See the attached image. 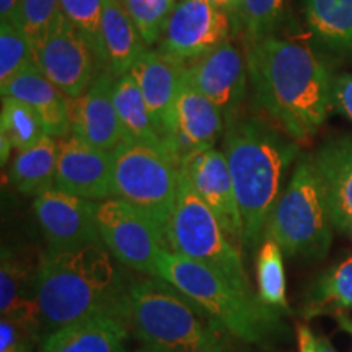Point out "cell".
I'll list each match as a JSON object with an SVG mask.
<instances>
[{
  "label": "cell",
  "mask_w": 352,
  "mask_h": 352,
  "mask_svg": "<svg viewBox=\"0 0 352 352\" xmlns=\"http://www.w3.org/2000/svg\"><path fill=\"white\" fill-rule=\"evenodd\" d=\"M64 16L87 39L95 52L100 69L108 67L104 52L101 21H103V0H60Z\"/></svg>",
  "instance_id": "cell-31"
},
{
  "label": "cell",
  "mask_w": 352,
  "mask_h": 352,
  "mask_svg": "<svg viewBox=\"0 0 352 352\" xmlns=\"http://www.w3.org/2000/svg\"><path fill=\"white\" fill-rule=\"evenodd\" d=\"M182 171L209 209L236 250L243 248L245 228L239 199L223 151L210 147L191 153L182 162Z\"/></svg>",
  "instance_id": "cell-12"
},
{
  "label": "cell",
  "mask_w": 352,
  "mask_h": 352,
  "mask_svg": "<svg viewBox=\"0 0 352 352\" xmlns=\"http://www.w3.org/2000/svg\"><path fill=\"white\" fill-rule=\"evenodd\" d=\"M316 352H338L324 336L316 338Z\"/></svg>",
  "instance_id": "cell-42"
},
{
  "label": "cell",
  "mask_w": 352,
  "mask_h": 352,
  "mask_svg": "<svg viewBox=\"0 0 352 352\" xmlns=\"http://www.w3.org/2000/svg\"><path fill=\"white\" fill-rule=\"evenodd\" d=\"M333 108L352 121V74L334 77Z\"/></svg>",
  "instance_id": "cell-35"
},
{
  "label": "cell",
  "mask_w": 352,
  "mask_h": 352,
  "mask_svg": "<svg viewBox=\"0 0 352 352\" xmlns=\"http://www.w3.org/2000/svg\"><path fill=\"white\" fill-rule=\"evenodd\" d=\"M245 56L259 108L297 142L314 138L333 109L334 77L320 56L277 34L246 41Z\"/></svg>",
  "instance_id": "cell-1"
},
{
  "label": "cell",
  "mask_w": 352,
  "mask_h": 352,
  "mask_svg": "<svg viewBox=\"0 0 352 352\" xmlns=\"http://www.w3.org/2000/svg\"><path fill=\"white\" fill-rule=\"evenodd\" d=\"M214 2L230 16L236 32H241V8H243V0H214Z\"/></svg>",
  "instance_id": "cell-37"
},
{
  "label": "cell",
  "mask_w": 352,
  "mask_h": 352,
  "mask_svg": "<svg viewBox=\"0 0 352 352\" xmlns=\"http://www.w3.org/2000/svg\"><path fill=\"white\" fill-rule=\"evenodd\" d=\"M113 100L122 129L126 132V140H135V142L165 147L160 135L157 134L155 127H153L152 118L148 114L139 83L131 72L116 78Z\"/></svg>",
  "instance_id": "cell-26"
},
{
  "label": "cell",
  "mask_w": 352,
  "mask_h": 352,
  "mask_svg": "<svg viewBox=\"0 0 352 352\" xmlns=\"http://www.w3.org/2000/svg\"><path fill=\"white\" fill-rule=\"evenodd\" d=\"M0 129V134L10 140L16 152L33 147L46 135L38 114L23 101L12 96H2Z\"/></svg>",
  "instance_id": "cell-29"
},
{
  "label": "cell",
  "mask_w": 352,
  "mask_h": 352,
  "mask_svg": "<svg viewBox=\"0 0 352 352\" xmlns=\"http://www.w3.org/2000/svg\"><path fill=\"white\" fill-rule=\"evenodd\" d=\"M21 0H0V19L19 26Z\"/></svg>",
  "instance_id": "cell-38"
},
{
  "label": "cell",
  "mask_w": 352,
  "mask_h": 352,
  "mask_svg": "<svg viewBox=\"0 0 352 352\" xmlns=\"http://www.w3.org/2000/svg\"><path fill=\"white\" fill-rule=\"evenodd\" d=\"M116 78L109 67L100 69L85 94L69 98L70 134L109 152L126 140L113 100Z\"/></svg>",
  "instance_id": "cell-17"
},
{
  "label": "cell",
  "mask_w": 352,
  "mask_h": 352,
  "mask_svg": "<svg viewBox=\"0 0 352 352\" xmlns=\"http://www.w3.org/2000/svg\"><path fill=\"white\" fill-rule=\"evenodd\" d=\"M285 12L287 0H243L241 32L246 41L276 34L283 25Z\"/></svg>",
  "instance_id": "cell-33"
},
{
  "label": "cell",
  "mask_w": 352,
  "mask_h": 352,
  "mask_svg": "<svg viewBox=\"0 0 352 352\" xmlns=\"http://www.w3.org/2000/svg\"><path fill=\"white\" fill-rule=\"evenodd\" d=\"M334 318H336L338 324H340V328L342 331H347L352 336V318L351 316H347L346 314H342V311H336V314H333Z\"/></svg>",
  "instance_id": "cell-41"
},
{
  "label": "cell",
  "mask_w": 352,
  "mask_h": 352,
  "mask_svg": "<svg viewBox=\"0 0 352 352\" xmlns=\"http://www.w3.org/2000/svg\"><path fill=\"white\" fill-rule=\"evenodd\" d=\"M186 69L197 90L222 111L226 122L239 114L250 77L246 56L232 38Z\"/></svg>",
  "instance_id": "cell-15"
},
{
  "label": "cell",
  "mask_w": 352,
  "mask_h": 352,
  "mask_svg": "<svg viewBox=\"0 0 352 352\" xmlns=\"http://www.w3.org/2000/svg\"><path fill=\"white\" fill-rule=\"evenodd\" d=\"M0 88L2 96H12L28 104L41 120L47 135L63 139L70 134L69 98L39 67L25 70Z\"/></svg>",
  "instance_id": "cell-20"
},
{
  "label": "cell",
  "mask_w": 352,
  "mask_h": 352,
  "mask_svg": "<svg viewBox=\"0 0 352 352\" xmlns=\"http://www.w3.org/2000/svg\"><path fill=\"white\" fill-rule=\"evenodd\" d=\"M308 314H336L352 308V256L324 272L307 297Z\"/></svg>",
  "instance_id": "cell-27"
},
{
  "label": "cell",
  "mask_w": 352,
  "mask_h": 352,
  "mask_svg": "<svg viewBox=\"0 0 352 352\" xmlns=\"http://www.w3.org/2000/svg\"><path fill=\"white\" fill-rule=\"evenodd\" d=\"M305 23L321 46L352 54V0H303Z\"/></svg>",
  "instance_id": "cell-24"
},
{
  "label": "cell",
  "mask_w": 352,
  "mask_h": 352,
  "mask_svg": "<svg viewBox=\"0 0 352 352\" xmlns=\"http://www.w3.org/2000/svg\"><path fill=\"white\" fill-rule=\"evenodd\" d=\"M60 15V0H21L19 26L30 39L34 52Z\"/></svg>",
  "instance_id": "cell-34"
},
{
  "label": "cell",
  "mask_w": 352,
  "mask_h": 352,
  "mask_svg": "<svg viewBox=\"0 0 352 352\" xmlns=\"http://www.w3.org/2000/svg\"><path fill=\"white\" fill-rule=\"evenodd\" d=\"M57 142L44 135L38 144L16 153L10 168V182L23 195H41L56 184Z\"/></svg>",
  "instance_id": "cell-25"
},
{
  "label": "cell",
  "mask_w": 352,
  "mask_h": 352,
  "mask_svg": "<svg viewBox=\"0 0 352 352\" xmlns=\"http://www.w3.org/2000/svg\"><path fill=\"white\" fill-rule=\"evenodd\" d=\"M314 158L333 227L352 235V138L328 140Z\"/></svg>",
  "instance_id": "cell-19"
},
{
  "label": "cell",
  "mask_w": 352,
  "mask_h": 352,
  "mask_svg": "<svg viewBox=\"0 0 352 352\" xmlns=\"http://www.w3.org/2000/svg\"><path fill=\"white\" fill-rule=\"evenodd\" d=\"M283 248L270 236H264L256 254L258 297L271 308H287Z\"/></svg>",
  "instance_id": "cell-28"
},
{
  "label": "cell",
  "mask_w": 352,
  "mask_h": 352,
  "mask_svg": "<svg viewBox=\"0 0 352 352\" xmlns=\"http://www.w3.org/2000/svg\"><path fill=\"white\" fill-rule=\"evenodd\" d=\"M33 210L51 250L103 245L96 223V202L52 188L34 197Z\"/></svg>",
  "instance_id": "cell-14"
},
{
  "label": "cell",
  "mask_w": 352,
  "mask_h": 352,
  "mask_svg": "<svg viewBox=\"0 0 352 352\" xmlns=\"http://www.w3.org/2000/svg\"><path fill=\"white\" fill-rule=\"evenodd\" d=\"M145 46L152 47L160 41L178 0H121Z\"/></svg>",
  "instance_id": "cell-32"
},
{
  "label": "cell",
  "mask_w": 352,
  "mask_h": 352,
  "mask_svg": "<svg viewBox=\"0 0 352 352\" xmlns=\"http://www.w3.org/2000/svg\"><path fill=\"white\" fill-rule=\"evenodd\" d=\"M36 276L33 277L30 267L15 258L12 252H2L0 270V310L2 318L12 321L30 338H36L41 329L36 296Z\"/></svg>",
  "instance_id": "cell-22"
},
{
  "label": "cell",
  "mask_w": 352,
  "mask_h": 352,
  "mask_svg": "<svg viewBox=\"0 0 352 352\" xmlns=\"http://www.w3.org/2000/svg\"><path fill=\"white\" fill-rule=\"evenodd\" d=\"M56 189L88 201L114 197L113 152L69 134L57 140Z\"/></svg>",
  "instance_id": "cell-13"
},
{
  "label": "cell",
  "mask_w": 352,
  "mask_h": 352,
  "mask_svg": "<svg viewBox=\"0 0 352 352\" xmlns=\"http://www.w3.org/2000/svg\"><path fill=\"white\" fill-rule=\"evenodd\" d=\"M113 165L114 197L142 210L168 232L182 164L165 147L124 140L113 151Z\"/></svg>",
  "instance_id": "cell-8"
},
{
  "label": "cell",
  "mask_w": 352,
  "mask_h": 352,
  "mask_svg": "<svg viewBox=\"0 0 352 352\" xmlns=\"http://www.w3.org/2000/svg\"><path fill=\"white\" fill-rule=\"evenodd\" d=\"M166 240L175 253L206 264L241 292L254 296L240 252L228 240L217 217L197 196L183 171Z\"/></svg>",
  "instance_id": "cell-7"
},
{
  "label": "cell",
  "mask_w": 352,
  "mask_h": 352,
  "mask_svg": "<svg viewBox=\"0 0 352 352\" xmlns=\"http://www.w3.org/2000/svg\"><path fill=\"white\" fill-rule=\"evenodd\" d=\"M96 223L108 252L134 271L155 276L160 252L168 250L166 233L142 210L120 197L96 202Z\"/></svg>",
  "instance_id": "cell-9"
},
{
  "label": "cell",
  "mask_w": 352,
  "mask_h": 352,
  "mask_svg": "<svg viewBox=\"0 0 352 352\" xmlns=\"http://www.w3.org/2000/svg\"><path fill=\"white\" fill-rule=\"evenodd\" d=\"M101 33L108 67L116 77L131 72L135 60L148 50L121 0H103Z\"/></svg>",
  "instance_id": "cell-23"
},
{
  "label": "cell",
  "mask_w": 352,
  "mask_h": 352,
  "mask_svg": "<svg viewBox=\"0 0 352 352\" xmlns=\"http://www.w3.org/2000/svg\"><path fill=\"white\" fill-rule=\"evenodd\" d=\"M131 284L103 245L51 250L41 256L36 296L46 334L90 316L131 321Z\"/></svg>",
  "instance_id": "cell-2"
},
{
  "label": "cell",
  "mask_w": 352,
  "mask_h": 352,
  "mask_svg": "<svg viewBox=\"0 0 352 352\" xmlns=\"http://www.w3.org/2000/svg\"><path fill=\"white\" fill-rule=\"evenodd\" d=\"M155 276L204 307L236 340L263 344L279 331L280 320L274 308L264 305L256 296L241 292L226 277L184 254L160 252Z\"/></svg>",
  "instance_id": "cell-5"
},
{
  "label": "cell",
  "mask_w": 352,
  "mask_h": 352,
  "mask_svg": "<svg viewBox=\"0 0 352 352\" xmlns=\"http://www.w3.org/2000/svg\"><path fill=\"white\" fill-rule=\"evenodd\" d=\"M38 67L34 50L20 26L2 20L0 23V85H6L25 70Z\"/></svg>",
  "instance_id": "cell-30"
},
{
  "label": "cell",
  "mask_w": 352,
  "mask_h": 352,
  "mask_svg": "<svg viewBox=\"0 0 352 352\" xmlns=\"http://www.w3.org/2000/svg\"><path fill=\"white\" fill-rule=\"evenodd\" d=\"M131 321L96 315L44 336L43 352H124Z\"/></svg>",
  "instance_id": "cell-21"
},
{
  "label": "cell",
  "mask_w": 352,
  "mask_h": 352,
  "mask_svg": "<svg viewBox=\"0 0 352 352\" xmlns=\"http://www.w3.org/2000/svg\"><path fill=\"white\" fill-rule=\"evenodd\" d=\"M131 328L153 352H228L230 336L212 315L158 276L131 283Z\"/></svg>",
  "instance_id": "cell-4"
},
{
  "label": "cell",
  "mask_w": 352,
  "mask_h": 352,
  "mask_svg": "<svg viewBox=\"0 0 352 352\" xmlns=\"http://www.w3.org/2000/svg\"><path fill=\"white\" fill-rule=\"evenodd\" d=\"M223 153L243 219V248L254 253L283 195L284 176L300 153L297 140L261 118L233 116L226 122Z\"/></svg>",
  "instance_id": "cell-3"
},
{
  "label": "cell",
  "mask_w": 352,
  "mask_h": 352,
  "mask_svg": "<svg viewBox=\"0 0 352 352\" xmlns=\"http://www.w3.org/2000/svg\"><path fill=\"white\" fill-rule=\"evenodd\" d=\"M26 336L28 334L21 331L19 327H15L12 321L2 318V323H0V352H30Z\"/></svg>",
  "instance_id": "cell-36"
},
{
  "label": "cell",
  "mask_w": 352,
  "mask_h": 352,
  "mask_svg": "<svg viewBox=\"0 0 352 352\" xmlns=\"http://www.w3.org/2000/svg\"><path fill=\"white\" fill-rule=\"evenodd\" d=\"M184 65L166 59L158 51H145L132 65L131 74L138 80L147 104L153 127L168 152L179 162L176 152V101ZM182 164V162H179Z\"/></svg>",
  "instance_id": "cell-16"
},
{
  "label": "cell",
  "mask_w": 352,
  "mask_h": 352,
  "mask_svg": "<svg viewBox=\"0 0 352 352\" xmlns=\"http://www.w3.org/2000/svg\"><path fill=\"white\" fill-rule=\"evenodd\" d=\"M12 148L13 145L10 144V140H8L3 134H0V164H2V166H6L8 157H10Z\"/></svg>",
  "instance_id": "cell-40"
},
{
  "label": "cell",
  "mask_w": 352,
  "mask_h": 352,
  "mask_svg": "<svg viewBox=\"0 0 352 352\" xmlns=\"http://www.w3.org/2000/svg\"><path fill=\"white\" fill-rule=\"evenodd\" d=\"M223 131L226 120L222 111L197 90L184 65L176 101V152L179 162L191 153L214 147Z\"/></svg>",
  "instance_id": "cell-18"
},
{
  "label": "cell",
  "mask_w": 352,
  "mask_h": 352,
  "mask_svg": "<svg viewBox=\"0 0 352 352\" xmlns=\"http://www.w3.org/2000/svg\"><path fill=\"white\" fill-rule=\"evenodd\" d=\"M34 56L39 70L67 98L85 94L100 70L90 44L64 13L52 25Z\"/></svg>",
  "instance_id": "cell-11"
},
{
  "label": "cell",
  "mask_w": 352,
  "mask_h": 352,
  "mask_svg": "<svg viewBox=\"0 0 352 352\" xmlns=\"http://www.w3.org/2000/svg\"><path fill=\"white\" fill-rule=\"evenodd\" d=\"M331 227L315 158L305 153L298 157L264 236L274 240L287 256L318 259L331 246Z\"/></svg>",
  "instance_id": "cell-6"
},
{
  "label": "cell",
  "mask_w": 352,
  "mask_h": 352,
  "mask_svg": "<svg viewBox=\"0 0 352 352\" xmlns=\"http://www.w3.org/2000/svg\"><path fill=\"white\" fill-rule=\"evenodd\" d=\"M297 340H298V352H316V338L311 333V329L300 324L297 328Z\"/></svg>",
  "instance_id": "cell-39"
},
{
  "label": "cell",
  "mask_w": 352,
  "mask_h": 352,
  "mask_svg": "<svg viewBox=\"0 0 352 352\" xmlns=\"http://www.w3.org/2000/svg\"><path fill=\"white\" fill-rule=\"evenodd\" d=\"M134 352H153V351L147 349V347H144V349H139V351H134Z\"/></svg>",
  "instance_id": "cell-43"
},
{
  "label": "cell",
  "mask_w": 352,
  "mask_h": 352,
  "mask_svg": "<svg viewBox=\"0 0 352 352\" xmlns=\"http://www.w3.org/2000/svg\"><path fill=\"white\" fill-rule=\"evenodd\" d=\"M236 32L230 16L214 0H178L158 52L179 65L192 64Z\"/></svg>",
  "instance_id": "cell-10"
}]
</instances>
